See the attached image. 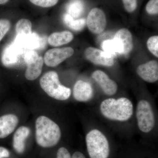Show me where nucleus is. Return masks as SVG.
<instances>
[{"mask_svg":"<svg viewBox=\"0 0 158 158\" xmlns=\"http://www.w3.org/2000/svg\"><path fill=\"white\" fill-rule=\"evenodd\" d=\"M101 115L111 122L124 123L130 121L135 113L133 102L128 98H108L101 102L99 106Z\"/></svg>","mask_w":158,"mask_h":158,"instance_id":"1","label":"nucleus"},{"mask_svg":"<svg viewBox=\"0 0 158 158\" xmlns=\"http://www.w3.org/2000/svg\"><path fill=\"white\" fill-rule=\"evenodd\" d=\"M36 141L43 148L55 147L61 138V131L56 123L45 116H39L36 121Z\"/></svg>","mask_w":158,"mask_h":158,"instance_id":"2","label":"nucleus"},{"mask_svg":"<svg viewBox=\"0 0 158 158\" xmlns=\"http://www.w3.org/2000/svg\"><path fill=\"white\" fill-rule=\"evenodd\" d=\"M85 143L89 158H110L111 144L107 135L100 129L89 130L85 136Z\"/></svg>","mask_w":158,"mask_h":158,"instance_id":"3","label":"nucleus"},{"mask_svg":"<svg viewBox=\"0 0 158 158\" xmlns=\"http://www.w3.org/2000/svg\"><path fill=\"white\" fill-rule=\"evenodd\" d=\"M136 123L143 135H149L156 126V116L153 103L149 98H139L135 110Z\"/></svg>","mask_w":158,"mask_h":158,"instance_id":"4","label":"nucleus"},{"mask_svg":"<svg viewBox=\"0 0 158 158\" xmlns=\"http://www.w3.org/2000/svg\"><path fill=\"white\" fill-rule=\"evenodd\" d=\"M40 84L48 95L55 99L66 100L71 94L70 88L61 84L58 73L53 71L44 74L40 78Z\"/></svg>","mask_w":158,"mask_h":158,"instance_id":"5","label":"nucleus"},{"mask_svg":"<svg viewBox=\"0 0 158 158\" xmlns=\"http://www.w3.org/2000/svg\"><path fill=\"white\" fill-rule=\"evenodd\" d=\"M24 59L27 66L25 74L26 79L29 81L36 80L42 72L44 64L42 57L40 56L35 51L29 50L26 52Z\"/></svg>","mask_w":158,"mask_h":158,"instance_id":"6","label":"nucleus"},{"mask_svg":"<svg viewBox=\"0 0 158 158\" xmlns=\"http://www.w3.org/2000/svg\"><path fill=\"white\" fill-rule=\"evenodd\" d=\"M73 49L71 47L55 48L49 50L45 53L44 61L50 67H56L73 55Z\"/></svg>","mask_w":158,"mask_h":158,"instance_id":"7","label":"nucleus"},{"mask_svg":"<svg viewBox=\"0 0 158 158\" xmlns=\"http://www.w3.org/2000/svg\"><path fill=\"white\" fill-rule=\"evenodd\" d=\"M86 23L90 32L94 34H101L106 26V18L104 12L98 8H94L88 14Z\"/></svg>","mask_w":158,"mask_h":158,"instance_id":"8","label":"nucleus"},{"mask_svg":"<svg viewBox=\"0 0 158 158\" xmlns=\"http://www.w3.org/2000/svg\"><path fill=\"white\" fill-rule=\"evenodd\" d=\"M85 55L87 60L95 65L111 67L114 64V59L111 55L95 48H86Z\"/></svg>","mask_w":158,"mask_h":158,"instance_id":"9","label":"nucleus"},{"mask_svg":"<svg viewBox=\"0 0 158 158\" xmlns=\"http://www.w3.org/2000/svg\"><path fill=\"white\" fill-rule=\"evenodd\" d=\"M91 77L98 84L106 95L113 96L117 93L118 85L115 81L110 79L104 72L100 70L94 71L91 75Z\"/></svg>","mask_w":158,"mask_h":158,"instance_id":"10","label":"nucleus"},{"mask_svg":"<svg viewBox=\"0 0 158 158\" xmlns=\"http://www.w3.org/2000/svg\"><path fill=\"white\" fill-rule=\"evenodd\" d=\"M113 40L117 46L118 54L127 55L132 50V35L128 29L122 28L118 30L115 34Z\"/></svg>","mask_w":158,"mask_h":158,"instance_id":"11","label":"nucleus"},{"mask_svg":"<svg viewBox=\"0 0 158 158\" xmlns=\"http://www.w3.org/2000/svg\"><path fill=\"white\" fill-rule=\"evenodd\" d=\"M136 72L139 77L145 81L153 83L158 80V63L156 60L138 65Z\"/></svg>","mask_w":158,"mask_h":158,"instance_id":"12","label":"nucleus"},{"mask_svg":"<svg viewBox=\"0 0 158 158\" xmlns=\"http://www.w3.org/2000/svg\"><path fill=\"white\" fill-rule=\"evenodd\" d=\"M94 91L89 82L82 80L77 81L73 89L74 98L77 101L88 102L93 98Z\"/></svg>","mask_w":158,"mask_h":158,"instance_id":"13","label":"nucleus"},{"mask_svg":"<svg viewBox=\"0 0 158 158\" xmlns=\"http://www.w3.org/2000/svg\"><path fill=\"white\" fill-rule=\"evenodd\" d=\"M23 49L14 43L9 45L3 52L2 61L4 65L8 67H13L18 64Z\"/></svg>","mask_w":158,"mask_h":158,"instance_id":"14","label":"nucleus"},{"mask_svg":"<svg viewBox=\"0 0 158 158\" xmlns=\"http://www.w3.org/2000/svg\"><path fill=\"white\" fill-rule=\"evenodd\" d=\"M14 43L22 49H27L34 50L39 48L41 41L37 34L32 33L28 35H17Z\"/></svg>","mask_w":158,"mask_h":158,"instance_id":"15","label":"nucleus"},{"mask_svg":"<svg viewBox=\"0 0 158 158\" xmlns=\"http://www.w3.org/2000/svg\"><path fill=\"white\" fill-rule=\"evenodd\" d=\"M18 123V118L14 114L0 117V138H6L13 132Z\"/></svg>","mask_w":158,"mask_h":158,"instance_id":"16","label":"nucleus"},{"mask_svg":"<svg viewBox=\"0 0 158 158\" xmlns=\"http://www.w3.org/2000/svg\"><path fill=\"white\" fill-rule=\"evenodd\" d=\"M30 134V130L26 127L22 126L18 129L14 134L13 147L15 152L21 154L26 149V140Z\"/></svg>","mask_w":158,"mask_h":158,"instance_id":"17","label":"nucleus"},{"mask_svg":"<svg viewBox=\"0 0 158 158\" xmlns=\"http://www.w3.org/2000/svg\"><path fill=\"white\" fill-rule=\"evenodd\" d=\"M73 39V35L71 32L64 31L51 34L49 36L48 41L52 46L58 47L68 44Z\"/></svg>","mask_w":158,"mask_h":158,"instance_id":"18","label":"nucleus"},{"mask_svg":"<svg viewBox=\"0 0 158 158\" xmlns=\"http://www.w3.org/2000/svg\"><path fill=\"white\" fill-rule=\"evenodd\" d=\"M63 19L65 25L74 31H82L86 25V21L85 19H75L67 13L64 15Z\"/></svg>","mask_w":158,"mask_h":158,"instance_id":"19","label":"nucleus"},{"mask_svg":"<svg viewBox=\"0 0 158 158\" xmlns=\"http://www.w3.org/2000/svg\"><path fill=\"white\" fill-rule=\"evenodd\" d=\"M84 11V4L81 0H72L67 7V14L75 19L80 17Z\"/></svg>","mask_w":158,"mask_h":158,"instance_id":"20","label":"nucleus"},{"mask_svg":"<svg viewBox=\"0 0 158 158\" xmlns=\"http://www.w3.org/2000/svg\"><path fill=\"white\" fill-rule=\"evenodd\" d=\"M32 23L29 19H23L19 20L15 26L17 35H30L32 33Z\"/></svg>","mask_w":158,"mask_h":158,"instance_id":"21","label":"nucleus"},{"mask_svg":"<svg viewBox=\"0 0 158 158\" xmlns=\"http://www.w3.org/2000/svg\"><path fill=\"white\" fill-rule=\"evenodd\" d=\"M103 51L110 54L113 56L116 54H118V49L116 43L113 40H107L103 43Z\"/></svg>","mask_w":158,"mask_h":158,"instance_id":"22","label":"nucleus"},{"mask_svg":"<svg viewBox=\"0 0 158 158\" xmlns=\"http://www.w3.org/2000/svg\"><path fill=\"white\" fill-rule=\"evenodd\" d=\"M148 50L157 58L158 57V36H153L150 37L147 42Z\"/></svg>","mask_w":158,"mask_h":158,"instance_id":"23","label":"nucleus"},{"mask_svg":"<svg viewBox=\"0 0 158 158\" xmlns=\"http://www.w3.org/2000/svg\"><path fill=\"white\" fill-rule=\"evenodd\" d=\"M32 4L42 8H49L56 5L59 0H29Z\"/></svg>","mask_w":158,"mask_h":158,"instance_id":"24","label":"nucleus"},{"mask_svg":"<svg viewBox=\"0 0 158 158\" xmlns=\"http://www.w3.org/2000/svg\"><path fill=\"white\" fill-rule=\"evenodd\" d=\"M11 27V23L9 20L0 19V42L5 37Z\"/></svg>","mask_w":158,"mask_h":158,"instance_id":"25","label":"nucleus"},{"mask_svg":"<svg viewBox=\"0 0 158 158\" xmlns=\"http://www.w3.org/2000/svg\"><path fill=\"white\" fill-rule=\"evenodd\" d=\"M146 10L150 15L158 14V0H150L146 5Z\"/></svg>","mask_w":158,"mask_h":158,"instance_id":"26","label":"nucleus"},{"mask_svg":"<svg viewBox=\"0 0 158 158\" xmlns=\"http://www.w3.org/2000/svg\"><path fill=\"white\" fill-rule=\"evenodd\" d=\"M125 10L127 12H132L136 10L137 0H122Z\"/></svg>","mask_w":158,"mask_h":158,"instance_id":"27","label":"nucleus"},{"mask_svg":"<svg viewBox=\"0 0 158 158\" xmlns=\"http://www.w3.org/2000/svg\"><path fill=\"white\" fill-rule=\"evenodd\" d=\"M56 158H72V155L67 148L61 147L57 151Z\"/></svg>","mask_w":158,"mask_h":158,"instance_id":"28","label":"nucleus"},{"mask_svg":"<svg viewBox=\"0 0 158 158\" xmlns=\"http://www.w3.org/2000/svg\"><path fill=\"white\" fill-rule=\"evenodd\" d=\"M10 156V152L7 148L0 147V158H8Z\"/></svg>","mask_w":158,"mask_h":158,"instance_id":"29","label":"nucleus"},{"mask_svg":"<svg viewBox=\"0 0 158 158\" xmlns=\"http://www.w3.org/2000/svg\"><path fill=\"white\" fill-rule=\"evenodd\" d=\"M72 158H87L83 153L80 151H76L72 155Z\"/></svg>","mask_w":158,"mask_h":158,"instance_id":"30","label":"nucleus"},{"mask_svg":"<svg viewBox=\"0 0 158 158\" xmlns=\"http://www.w3.org/2000/svg\"><path fill=\"white\" fill-rule=\"evenodd\" d=\"M9 0H0V5H4L9 2Z\"/></svg>","mask_w":158,"mask_h":158,"instance_id":"31","label":"nucleus"}]
</instances>
